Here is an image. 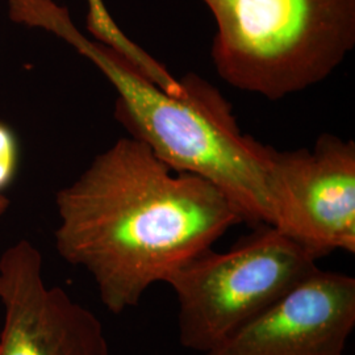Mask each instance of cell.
I'll use <instances>...</instances> for the list:
<instances>
[{
    "instance_id": "obj_7",
    "label": "cell",
    "mask_w": 355,
    "mask_h": 355,
    "mask_svg": "<svg viewBox=\"0 0 355 355\" xmlns=\"http://www.w3.org/2000/svg\"><path fill=\"white\" fill-rule=\"evenodd\" d=\"M354 327V278L316 267L205 355H341Z\"/></svg>"
},
{
    "instance_id": "obj_4",
    "label": "cell",
    "mask_w": 355,
    "mask_h": 355,
    "mask_svg": "<svg viewBox=\"0 0 355 355\" xmlns=\"http://www.w3.org/2000/svg\"><path fill=\"white\" fill-rule=\"evenodd\" d=\"M316 262L266 224L228 252L211 248L196 255L165 282L177 293L182 346L209 353L312 272Z\"/></svg>"
},
{
    "instance_id": "obj_3",
    "label": "cell",
    "mask_w": 355,
    "mask_h": 355,
    "mask_svg": "<svg viewBox=\"0 0 355 355\" xmlns=\"http://www.w3.org/2000/svg\"><path fill=\"white\" fill-rule=\"evenodd\" d=\"M211 57L232 87L268 101L329 78L355 46V0H202Z\"/></svg>"
},
{
    "instance_id": "obj_11",
    "label": "cell",
    "mask_w": 355,
    "mask_h": 355,
    "mask_svg": "<svg viewBox=\"0 0 355 355\" xmlns=\"http://www.w3.org/2000/svg\"><path fill=\"white\" fill-rule=\"evenodd\" d=\"M341 355H343V354H341Z\"/></svg>"
},
{
    "instance_id": "obj_10",
    "label": "cell",
    "mask_w": 355,
    "mask_h": 355,
    "mask_svg": "<svg viewBox=\"0 0 355 355\" xmlns=\"http://www.w3.org/2000/svg\"><path fill=\"white\" fill-rule=\"evenodd\" d=\"M8 208H10V200L1 193L0 195V221H1V218L4 217V215L7 214Z\"/></svg>"
},
{
    "instance_id": "obj_5",
    "label": "cell",
    "mask_w": 355,
    "mask_h": 355,
    "mask_svg": "<svg viewBox=\"0 0 355 355\" xmlns=\"http://www.w3.org/2000/svg\"><path fill=\"white\" fill-rule=\"evenodd\" d=\"M271 223L320 259L355 253V142L325 133L312 149L274 150Z\"/></svg>"
},
{
    "instance_id": "obj_6",
    "label": "cell",
    "mask_w": 355,
    "mask_h": 355,
    "mask_svg": "<svg viewBox=\"0 0 355 355\" xmlns=\"http://www.w3.org/2000/svg\"><path fill=\"white\" fill-rule=\"evenodd\" d=\"M0 355H110L101 320L48 286L32 242L20 240L0 255Z\"/></svg>"
},
{
    "instance_id": "obj_9",
    "label": "cell",
    "mask_w": 355,
    "mask_h": 355,
    "mask_svg": "<svg viewBox=\"0 0 355 355\" xmlns=\"http://www.w3.org/2000/svg\"><path fill=\"white\" fill-rule=\"evenodd\" d=\"M20 166V145L11 128L0 121V195L17 175Z\"/></svg>"
},
{
    "instance_id": "obj_2",
    "label": "cell",
    "mask_w": 355,
    "mask_h": 355,
    "mask_svg": "<svg viewBox=\"0 0 355 355\" xmlns=\"http://www.w3.org/2000/svg\"><path fill=\"white\" fill-rule=\"evenodd\" d=\"M31 26L64 40L99 69L117 94L116 116L132 137L171 168L215 184L243 223L270 225L275 149L242 132L218 89L195 74L180 79V94L161 89L111 48L85 36L55 0L38 4Z\"/></svg>"
},
{
    "instance_id": "obj_8",
    "label": "cell",
    "mask_w": 355,
    "mask_h": 355,
    "mask_svg": "<svg viewBox=\"0 0 355 355\" xmlns=\"http://www.w3.org/2000/svg\"><path fill=\"white\" fill-rule=\"evenodd\" d=\"M87 3V29L94 40L111 48L141 74L150 79L157 86L171 94L182 92L180 79L173 76L165 66L154 60L136 42H133L116 24L103 0H86Z\"/></svg>"
},
{
    "instance_id": "obj_1",
    "label": "cell",
    "mask_w": 355,
    "mask_h": 355,
    "mask_svg": "<svg viewBox=\"0 0 355 355\" xmlns=\"http://www.w3.org/2000/svg\"><path fill=\"white\" fill-rule=\"evenodd\" d=\"M57 252L85 268L103 305L121 315L243 223L228 196L124 137L57 192Z\"/></svg>"
}]
</instances>
